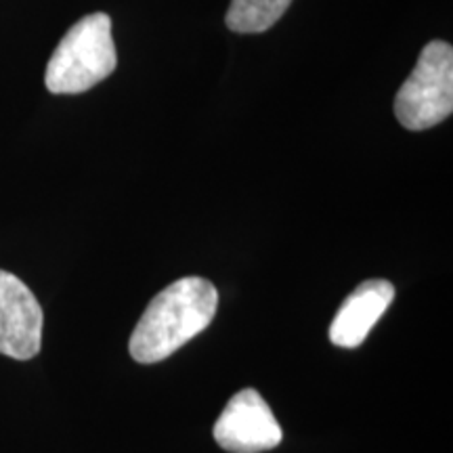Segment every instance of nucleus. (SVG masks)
<instances>
[{
	"mask_svg": "<svg viewBox=\"0 0 453 453\" xmlns=\"http://www.w3.org/2000/svg\"><path fill=\"white\" fill-rule=\"evenodd\" d=\"M219 292L203 277H183L154 296L141 315L128 350L143 365L160 364L212 324Z\"/></svg>",
	"mask_w": 453,
	"mask_h": 453,
	"instance_id": "obj_1",
	"label": "nucleus"
},
{
	"mask_svg": "<svg viewBox=\"0 0 453 453\" xmlns=\"http://www.w3.org/2000/svg\"><path fill=\"white\" fill-rule=\"evenodd\" d=\"M118 65L111 19L105 13L76 21L49 59L44 84L55 95H78L110 78Z\"/></svg>",
	"mask_w": 453,
	"mask_h": 453,
	"instance_id": "obj_2",
	"label": "nucleus"
},
{
	"mask_svg": "<svg viewBox=\"0 0 453 453\" xmlns=\"http://www.w3.org/2000/svg\"><path fill=\"white\" fill-rule=\"evenodd\" d=\"M453 111V49L433 41L395 97V116L407 130H426L445 122Z\"/></svg>",
	"mask_w": 453,
	"mask_h": 453,
	"instance_id": "obj_3",
	"label": "nucleus"
},
{
	"mask_svg": "<svg viewBox=\"0 0 453 453\" xmlns=\"http://www.w3.org/2000/svg\"><path fill=\"white\" fill-rule=\"evenodd\" d=\"M212 434L229 453H263L275 449L283 439L269 403L254 388H243L226 401Z\"/></svg>",
	"mask_w": 453,
	"mask_h": 453,
	"instance_id": "obj_4",
	"label": "nucleus"
},
{
	"mask_svg": "<svg viewBox=\"0 0 453 453\" xmlns=\"http://www.w3.org/2000/svg\"><path fill=\"white\" fill-rule=\"evenodd\" d=\"M44 313L38 298L19 277L0 269V355L34 359L42 347Z\"/></svg>",
	"mask_w": 453,
	"mask_h": 453,
	"instance_id": "obj_5",
	"label": "nucleus"
},
{
	"mask_svg": "<svg viewBox=\"0 0 453 453\" xmlns=\"http://www.w3.org/2000/svg\"><path fill=\"white\" fill-rule=\"evenodd\" d=\"M395 300V286L387 280L361 281L353 292L340 304L334 317L330 342L340 349H357L365 342L367 334L378 324V319L387 313Z\"/></svg>",
	"mask_w": 453,
	"mask_h": 453,
	"instance_id": "obj_6",
	"label": "nucleus"
},
{
	"mask_svg": "<svg viewBox=\"0 0 453 453\" xmlns=\"http://www.w3.org/2000/svg\"><path fill=\"white\" fill-rule=\"evenodd\" d=\"M292 0H231L225 24L237 34H263L281 19Z\"/></svg>",
	"mask_w": 453,
	"mask_h": 453,
	"instance_id": "obj_7",
	"label": "nucleus"
}]
</instances>
